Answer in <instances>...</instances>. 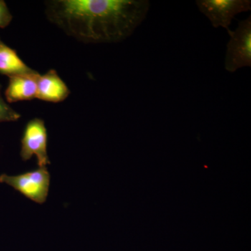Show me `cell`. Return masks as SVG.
I'll return each instance as SVG.
<instances>
[{"label": "cell", "instance_id": "cell-11", "mask_svg": "<svg viewBox=\"0 0 251 251\" xmlns=\"http://www.w3.org/2000/svg\"><path fill=\"white\" fill-rule=\"evenodd\" d=\"M1 39H0V42H1Z\"/></svg>", "mask_w": 251, "mask_h": 251}, {"label": "cell", "instance_id": "cell-10", "mask_svg": "<svg viewBox=\"0 0 251 251\" xmlns=\"http://www.w3.org/2000/svg\"><path fill=\"white\" fill-rule=\"evenodd\" d=\"M13 16L7 5L3 0H0V28H5L11 23Z\"/></svg>", "mask_w": 251, "mask_h": 251}, {"label": "cell", "instance_id": "cell-6", "mask_svg": "<svg viewBox=\"0 0 251 251\" xmlns=\"http://www.w3.org/2000/svg\"><path fill=\"white\" fill-rule=\"evenodd\" d=\"M71 91L54 69L37 77L36 99L50 103H59L68 98Z\"/></svg>", "mask_w": 251, "mask_h": 251}, {"label": "cell", "instance_id": "cell-9", "mask_svg": "<svg viewBox=\"0 0 251 251\" xmlns=\"http://www.w3.org/2000/svg\"><path fill=\"white\" fill-rule=\"evenodd\" d=\"M1 89L2 86L0 84V122L18 121L21 119V114L11 108L4 100L1 94Z\"/></svg>", "mask_w": 251, "mask_h": 251}, {"label": "cell", "instance_id": "cell-1", "mask_svg": "<svg viewBox=\"0 0 251 251\" xmlns=\"http://www.w3.org/2000/svg\"><path fill=\"white\" fill-rule=\"evenodd\" d=\"M45 4L49 21L85 44L125 40L150 9L148 0H52Z\"/></svg>", "mask_w": 251, "mask_h": 251}, {"label": "cell", "instance_id": "cell-7", "mask_svg": "<svg viewBox=\"0 0 251 251\" xmlns=\"http://www.w3.org/2000/svg\"><path fill=\"white\" fill-rule=\"evenodd\" d=\"M39 75V73L36 72L31 75L10 77L9 84L4 92L6 101L12 103L36 99Z\"/></svg>", "mask_w": 251, "mask_h": 251}, {"label": "cell", "instance_id": "cell-4", "mask_svg": "<svg viewBox=\"0 0 251 251\" xmlns=\"http://www.w3.org/2000/svg\"><path fill=\"white\" fill-rule=\"evenodd\" d=\"M36 157L39 168H46L50 164L48 154V131L45 122L34 118L27 122L21 138V156L23 161Z\"/></svg>", "mask_w": 251, "mask_h": 251}, {"label": "cell", "instance_id": "cell-2", "mask_svg": "<svg viewBox=\"0 0 251 251\" xmlns=\"http://www.w3.org/2000/svg\"><path fill=\"white\" fill-rule=\"evenodd\" d=\"M0 183L9 185L25 197L42 204L49 196L50 175L46 167L39 168L21 175H0Z\"/></svg>", "mask_w": 251, "mask_h": 251}, {"label": "cell", "instance_id": "cell-8", "mask_svg": "<svg viewBox=\"0 0 251 251\" xmlns=\"http://www.w3.org/2000/svg\"><path fill=\"white\" fill-rule=\"evenodd\" d=\"M36 71L28 67L15 50L0 42V74L9 77L16 75H31Z\"/></svg>", "mask_w": 251, "mask_h": 251}, {"label": "cell", "instance_id": "cell-3", "mask_svg": "<svg viewBox=\"0 0 251 251\" xmlns=\"http://www.w3.org/2000/svg\"><path fill=\"white\" fill-rule=\"evenodd\" d=\"M230 39L227 44L225 68L227 72L251 67V16L239 21L235 30L227 31Z\"/></svg>", "mask_w": 251, "mask_h": 251}, {"label": "cell", "instance_id": "cell-5", "mask_svg": "<svg viewBox=\"0 0 251 251\" xmlns=\"http://www.w3.org/2000/svg\"><path fill=\"white\" fill-rule=\"evenodd\" d=\"M201 12L210 21L213 27L229 30L236 15L251 11V0H197Z\"/></svg>", "mask_w": 251, "mask_h": 251}]
</instances>
